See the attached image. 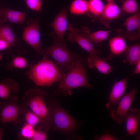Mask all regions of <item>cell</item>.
<instances>
[{"instance_id":"9a60e30c","label":"cell","mask_w":140,"mask_h":140,"mask_svg":"<svg viewBox=\"0 0 140 140\" xmlns=\"http://www.w3.org/2000/svg\"><path fill=\"white\" fill-rule=\"evenodd\" d=\"M78 30L80 34L87 39L93 45L96 46L106 40L112 31L111 30H101L90 33L86 28H84L81 31Z\"/></svg>"},{"instance_id":"8fae6325","label":"cell","mask_w":140,"mask_h":140,"mask_svg":"<svg viewBox=\"0 0 140 140\" xmlns=\"http://www.w3.org/2000/svg\"><path fill=\"white\" fill-rule=\"evenodd\" d=\"M20 113L19 106L17 104L9 103L3 105L0 110V121L3 124L17 121Z\"/></svg>"},{"instance_id":"cb8c5ba5","label":"cell","mask_w":140,"mask_h":140,"mask_svg":"<svg viewBox=\"0 0 140 140\" xmlns=\"http://www.w3.org/2000/svg\"><path fill=\"white\" fill-rule=\"evenodd\" d=\"M121 9L125 13L132 15L139 11L138 5L136 0H124Z\"/></svg>"},{"instance_id":"d4e9b609","label":"cell","mask_w":140,"mask_h":140,"mask_svg":"<svg viewBox=\"0 0 140 140\" xmlns=\"http://www.w3.org/2000/svg\"><path fill=\"white\" fill-rule=\"evenodd\" d=\"M28 66L27 61L24 58L21 56H17L7 64L6 68L8 69L12 70L14 68L24 69Z\"/></svg>"},{"instance_id":"603a6c76","label":"cell","mask_w":140,"mask_h":140,"mask_svg":"<svg viewBox=\"0 0 140 140\" xmlns=\"http://www.w3.org/2000/svg\"><path fill=\"white\" fill-rule=\"evenodd\" d=\"M88 11L92 15L99 17L105 5L102 0H89Z\"/></svg>"},{"instance_id":"d6986e66","label":"cell","mask_w":140,"mask_h":140,"mask_svg":"<svg viewBox=\"0 0 140 140\" xmlns=\"http://www.w3.org/2000/svg\"><path fill=\"white\" fill-rule=\"evenodd\" d=\"M125 39L123 35L119 34L109 40V46L112 54L119 55L124 52L128 46Z\"/></svg>"},{"instance_id":"7c38bea8","label":"cell","mask_w":140,"mask_h":140,"mask_svg":"<svg viewBox=\"0 0 140 140\" xmlns=\"http://www.w3.org/2000/svg\"><path fill=\"white\" fill-rule=\"evenodd\" d=\"M25 12L13 10L8 7L0 8V25L9 21L11 23L22 24L25 17Z\"/></svg>"},{"instance_id":"1f68e13d","label":"cell","mask_w":140,"mask_h":140,"mask_svg":"<svg viewBox=\"0 0 140 140\" xmlns=\"http://www.w3.org/2000/svg\"><path fill=\"white\" fill-rule=\"evenodd\" d=\"M136 66L133 75L139 74L140 73V60L135 64Z\"/></svg>"},{"instance_id":"4fadbf2b","label":"cell","mask_w":140,"mask_h":140,"mask_svg":"<svg viewBox=\"0 0 140 140\" xmlns=\"http://www.w3.org/2000/svg\"><path fill=\"white\" fill-rule=\"evenodd\" d=\"M124 120L125 121L126 131L128 135L133 136L138 131L140 120V110L135 108H130Z\"/></svg>"},{"instance_id":"7a4b0ae2","label":"cell","mask_w":140,"mask_h":140,"mask_svg":"<svg viewBox=\"0 0 140 140\" xmlns=\"http://www.w3.org/2000/svg\"><path fill=\"white\" fill-rule=\"evenodd\" d=\"M49 36L52 38L53 42L49 47L42 50L43 56L49 55L52 57L62 72L67 73L71 65L76 62L80 61L86 63V58L72 53L65 40L59 39L52 32L50 33Z\"/></svg>"},{"instance_id":"8992f818","label":"cell","mask_w":140,"mask_h":140,"mask_svg":"<svg viewBox=\"0 0 140 140\" xmlns=\"http://www.w3.org/2000/svg\"><path fill=\"white\" fill-rule=\"evenodd\" d=\"M22 39L35 50L37 55L43 56L38 20H35L24 28Z\"/></svg>"},{"instance_id":"83f0119b","label":"cell","mask_w":140,"mask_h":140,"mask_svg":"<svg viewBox=\"0 0 140 140\" xmlns=\"http://www.w3.org/2000/svg\"><path fill=\"white\" fill-rule=\"evenodd\" d=\"M27 7L36 12H40L42 10V0H25Z\"/></svg>"},{"instance_id":"3957f363","label":"cell","mask_w":140,"mask_h":140,"mask_svg":"<svg viewBox=\"0 0 140 140\" xmlns=\"http://www.w3.org/2000/svg\"><path fill=\"white\" fill-rule=\"evenodd\" d=\"M67 73L60 81L59 87L55 93V94L71 95L72 89L81 87L92 89L88 79L85 63L80 61L74 63Z\"/></svg>"},{"instance_id":"f546056e","label":"cell","mask_w":140,"mask_h":140,"mask_svg":"<svg viewBox=\"0 0 140 140\" xmlns=\"http://www.w3.org/2000/svg\"><path fill=\"white\" fill-rule=\"evenodd\" d=\"M98 140H118L119 139L113 136L108 132H106L101 136L97 135L95 138Z\"/></svg>"},{"instance_id":"836d02e7","label":"cell","mask_w":140,"mask_h":140,"mask_svg":"<svg viewBox=\"0 0 140 140\" xmlns=\"http://www.w3.org/2000/svg\"><path fill=\"white\" fill-rule=\"evenodd\" d=\"M108 3L113 2L115 0H106Z\"/></svg>"},{"instance_id":"2e32d148","label":"cell","mask_w":140,"mask_h":140,"mask_svg":"<svg viewBox=\"0 0 140 140\" xmlns=\"http://www.w3.org/2000/svg\"><path fill=\"white\" fill-rule=\"evenodd\" d=\"M86 61L90 68H95L100 72L102 74H109L112 71L111 67L98 55L92 57L88 56Z\"/></svg>"},{"instance_id":"ac0fdd59","label":"cell","mask_w":140,"mask_h":140,"mask_svg":"<svg viewBox=\"0 0 140 140\" xmlns=\"http://www.w3.org/2000/svg\"><path fill=\"white\" fill-rule=\"evenodd\" d=\"M18 84L12 79H5L0 82V98L7 100L12 94L17 92L19 90Z\"/></svg>"},{"instance_id":"e0dca14e","label":"cell","mask_w":140,"mask_h":140,"mask_svg":"<svg viewBox=\"0 0 140 140\" xmlns=\"http://www.w3.org/2000/svg\"><path fill=\"white\" fill-rule=\"evenodd\" d=\"M47 95L45 92L41 91L38 96V117L40 119V122L42 125L46 126L48 124L50 127L53 124L52 122L50 117L49 110L47 108L43 97Z\"/></svg>"},{"instance_id":"4316f807","label":"cell","mask_w":140,"mask_h":140,"mask_svg":"<svg viewBox=\"0 0 140 140\" xmlns=\"http://www.w3.org/2000/svg\"><path fill=\"white\" fill-rule=\"evenodd\" d=\"M26 123L34 127L40 121L39 117L32 111L27 112L25 115Z\"/></svg>"},{"instance_id":"7402d4cb","label":"cell","mask_w":140,"mask_h":140,"mask_svg":"<svg viewBox=\"0 0 140 140\" xmlns=\"http://www.w3.org/2000/svg\"><path fill=\"white\" fill-rule=\"evenodd\" d=\"M89 2L87 0H74L71 4L69 10L73 14L82 15L88 11Z\"/></svg>"},{"instance_id":"277c9868","label":"cell","mask_w":140,"mask_h":140,"mask_svg":"<svg viewBox=\"0 0 140 140\" xmlns=\"http://www.w3.org/2000/svg\"><path fill=\"white\" fill-rule=\"evenodd\" d=\"M48 110L53 125V131L68 135L78 126V121L60 107L54 106Z\"/></svg>"},{"instance_id":"52a82bcc","label":"cell","mask_w":140,"mask_h":140,"mask_svg":"<svg viewBox=\"0 0 140 140\" xmlns=\"http://www.w3.org/2000/svg\"><path fill=\"white\" fill-rule=\"evenodd\" d=\"M67 30L69 31L68 39L69 41L71 43L76 42L81 48L88 52V56L97 55L99 53V51L96 49L87 39L70 23L68 25Z\"/></svg>"},{"instance_id":"30bf717a","label":"cell","mask_w":140,"mask_h":140,"mask_svg":"<svg viewBox=\"0 0 140 140\" xmlns=\"http://www.w3.org/2000/svg\"><path fill=\"white\" fill-rule=\"evenodd\" d=\"M67 10L62 8L56 16L53 21L49 24L55 31L57 38L61 40H64V36L68 24L67 21Z\"/></svg>"},{"instance_id":"ffe728a7","label":"cell","mask_w":140,"mask_h":140,"mask_svg":"<svg viewBox=\"0 0 140 140\" xmlns=\"http://www.w3.org/2000/svg\"><path fill=\"white\" fill-rule=\"evenodd\" d=\"M0 38L4 40L8 43L9 46L7 49L9 52L18 44V39L8 24L0 25Z\"/></svg>"},{"instance_id":"44dd1931","label":"cell","mask_w":140,"mask_h":140,"mask_svg":"<svg viewBox=\"0 0 140 140\" xmlns=\"http://www.w3.org/2000/svg\"><path fill=\"white\" fill-rule=\"evenodd\" d=\"M127 61L131 65L135 64L140 60V45L138 42L127 46L124 51Z\"/></svg>"},{"instance_id":"6da1fadb","label":"cell","mask_w":140,"mask_h":140,"mask_svg":"<svg viewBox=\"0 0 140 140\" xmlns=\"http://www.w3.org/2000/svg\"><path fill=\"white\" fill-rule=\"evenodd\" d=\"M26 74L39 86L51 85L60 81L66 75L57 64L48 59L46 55H43L42 59L37 63L32 64Z\"/></svg>"},{"instance_id":"4dcf8cb0","label":"cell","mask_w":140,"mask_h":140,"mask_svg":"<svg viewBox=\"0 0 140 140\" xmlns=\"http://www.w3.org/2000/svg\"><path fill=\"white\" fill-rule=\"evenodd\" d=\"M9 46L8 43L4 40L0 38V51L8 49Z\"/></svg>"},{"instance_id":"f1b7e54d","label":"cell","mask_w":140,"mask_h":140,"mask_svg":"<svg viewBox=\"0 0 140 140\" xmlns=\"http://www.w3.org/2000/svg\"><path fill=\"white\" fill-rule=\"evenodd\" d=\"M47 135L45 131L41 130H35L31 140H45Z\"/></svg>"},{"instance_id":"5b68a950","label":"cell","mask_w":140,"mask_h":140,"mask_svg":"<svg viewBox=\"0 0 140 140\" xmlns=\"http://www.w3.org/2000/svg\"><path fill=\"white\" fill-rule=\"evenodd\" d=\"M137 88H134L131 91L124 95L119 101L116 108L110 110V115L113 119L122 124L134 99Z\"/></svg>"},{"instance_id":"484cf974","label":"cell","mask_w":140,"mask_h":140,"mask_svg":"<svg viewBox=\"0 0 140 140\" xmlns=\"http://www.w3.org/2000/svg\"><path fill=\"white\" fill-rule=\"evenodd\" d=\"M35 131L34 127L26 123L21 128L20 136L24 139L31 140Z\"/></svg>"},{"instance_id":"d6a6232c","label":"cell","mask_w":140,"mask_h":140,"mask_svg":"<svg viewBox=\"0 0 140 140\" xmlns=\"http://www.w3.org/2000/svg\"><path fill=\"white\" fill-rule=\"evenodd\" d=\"M4 129L3 126L0 128V140L2 139L3 135L4 133Z\"/></svg>"},{"instance_id":"ba28073f","label":"cell","mask_w":140,"mask_h":140,"mask_svg":"<svg viewBox=\"0 0 140 140\" xmlns=\"http://www.w3.org/2000/svg\"><path fill=\"white\" fill-rule=\"evenodd\" d=\"M128 78V76L120 80L116 81L113 84L106 104V109L110 111L118 105L124 95Z\"/></svg>"},{"instance_id":"9c48e42d","label":"cell","mask_w":140,"mask_h":140,"mask_svg":"<svg viewBox=\"0 0 140 140\" xmlns=\"http://www.w3.org/2000/svg\"><path fill=\"white\" fill-rule=\"evenodd\" d=\"M123 25L126 29L123 35L125 39H127L131 41L139 39L140 37L139 11L127 18Z\"/></svg>"},{"instance_id":"e575fe53","label":"cell","mask_w":140,"mask_h":140,"mask_svg":"<svg viewBox=\"0 0 140 140\" xmlns=\"http://www.w3.org/2000/svg\"><path fill=\"white\" fill-rule=\"evenodd\" d=\"M2 59V57L1 55L0 54V60H1Z\"/></svg>"},{"instance_id":"5bb4252c","label":"cell","mask_w":140,"mask_h":140,"mask_svg":"<svg viewBox=\"0 0 140 140\" xmlns=\"http://www.w3.org/2000/svg\"><path fill=\"white\" fill-rule=\"evenodd\" d=\"M121 11L119 6L114 2L108 3L99 17L100 20L103 24L107 25L108 23L119 18Z\"/></svg>"}]
</instances>
